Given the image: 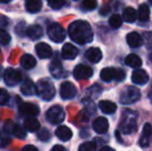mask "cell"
I'll return each mask as SVG.
<instances>
[{
    "label": "cell",
    "mask_w": 152,
    "mask_h": 151,
    "mask_svg": "<svg viewBox=\"0 0 152 151\" xmlns=\"http://www.w3.org/2000/svg\"><path fill=\"white\" fill-rule=\"evenodd\" d=\"M99 151H115V149H113L110 146H104L99 149Z\"/></svg>",
    "instance_id": "45"
},
{
    "label": "cell",
    "mask_w": 152,
    "mask_h": 151,
    "mask_svg": "<svg viewBox=\"0 0 152 151\" xmlns=\"http://www.w3.org/2000/svg\"><path fill=\"white\" fill-rule=\"evenodd\" d=\"M79 54V50L72 44H65L62 47L61 56L66 60H74Z\"/></svg>",
    "instance_id": "15"
},
{
    "label": "cell",
    "mask_w": 152,
    "mask_h": 151,
    "mask_svg": "<svg viewBox=\"0 0 152 151\" xmlns=\"http://www.w3.org/2000/svg\"><path fill=\"white\" fill-rule=\"evenodd\" d=\"M55 133H56L57 138H58L59 140H61L62 142L69 141V140L72 139V129H70L69 127L65 126V125H60L59 127H57Z\"/></svg>",
    "instance_id": "20"
},
{
    "label": "cell",
    "mask_w": 152,
    "mask_h": 151,
    "mask_svg": "<svg viewBox=\"0 0 152 151\" xmlns=\"http://www.w3.org/2000/svg\"><path fill=\"white\" fill-rule=\"evenodd\" d=\"M10 99V94L5 89H0V106H4Z\"/></svg>",
    "instance_id": "37"
},
{
    "label": "cell",
    "mask_w": 152,
    "mask_h": 151,
    "mask_svg": "<svg viewBox=\"0 0 152 151\" xmlns=\"http://www.w3.org/2000/svg\"><path fill=\"white\" fill-rule=\"evenodd\" d=\"M137 16H138V20L140 22L144 23L147 22L149 20V17H150V8L147 5L146 3H142L139 6L138 12H137Z\"/></svg>",
    "instance_id": "22"
},
{
    "label": "cell",
    "mask_w": 152,
    "mask_h": 151,
    "mask_svg": "<svg viewBox=\"0 0 152 151\" xmlns=\"http://www.w3.org/2000/svg\"><path fill=\"white\" fill-rule=\"evenodd\" d=\"M115 77H116V69L114 67H104L100 71V79L104 82H111V81L115 80Z\"/></svg>",
    "instance_id": "24"
},
{
    "label": "cell",
    "mask_w": 152,
    "mask_h": 151,
    "mask_svg": "<svg viewBox=\"0 0 152 151\" xmlns=\"http://www.w3.org/2000/svg\"><path fill=\"white\" fill-rule=\"evenodd\" d=\"M4 131H5L6 133H12L19 139H24L26 137L25 128L21 127L18 124H15L12 121H6V123L4 124Z\"/></svg>",
    "instance_id": "9"
},
{
    "label": "cell",
    "mask_w": 152,
    "mask_h": 151,
    "mask_svg": "<svg viewBox=\"0 0 152 151\" xmlns=\"http://www.w3.org/2000/svg\"><path fill=\"white\" fill-rule=\"evenodd\" d=\"M132 81L137 85H145L148 83L149 76L146 71L141 69H137L132 74Z\"/></svg>",
    "instance_id": "14"
},
{
    "label": "cell",
    "mask_w": 152,
    "mask_h": 151,
    "mask_svg": "<svg viewBox=\"0 0 152 151\" xmlns=\"http://www.w3.org/2000/svg\"><path fill=\"white\" fill-rule=\"evenodd\" d=\"M37 138L40 140V141L47 142V141H49V140H50L51 133H50V131H49L47 128H42L37 133Z\"/></svg>",
    "instance_id": "35"
},
{
    "label": "cell",
    "mask_w": 152,
    "mask_h": 151,
    "mask_svg": "<svg viewBox=\"0 0 152 151\" xmlns=\"http://www.w3.org/2000/svg\"><path fill=\"white\" fill-rule=\"evenodd\" d=\"M124 79H125V71L121 69H116V77H115V80L118 81V82H122Z\"/></svg>",
    "instance_id": "40"
},
{
    "label": "cell",
    "mask_w": 152,
    "mask_h": 151,
    "mask_svg": "<svg viewBox=\"0 0 152 151\" xmlns=\"http://www.w3.org/2000/svg\"><path fill=\"white\" fill-rule=\"evenodd\" d=\"M140 98V90L134 86H127L121 92L120 97H119V101L122 105H132V104L137 103Z\"/></svg>",
    "instance_id": "4"
},
{
    "label": "cell",
    "mask_w": 152,
    "mask_h": 151,
    "mask_svg": "<svg viewBox=\"0 0 152 151\" xmlns=\"http://www.w3.org/2000/svg\"><path fill=\"white\" fill-rule=\"evenodd\" d=\"M36 88V94L40 97L42 99L46 101H49L51 99L54 98L55 96V87L53 85V83H51L48 79H44L37 82V84L35 85Z\"/></svg>",
    "instance_id": "3"
},
{
    "label": "cell",
    "mask_w": 152,
    "mask_h": 151,
    "mask_svg": "<svg viewBox=\"0 0 152 151\" xmlns=\"http://www.w3.org/2000/svg\"><path fill=\"white\" fill-rule=\"evenodd\" d=\"M98 107H99L100 111L104 114H114L117 110L116 104H114L111 101H100L98 104Z\"/></svg>",
    "instance_id": "21"
},
{
    "label": "cell",
    "mask_w": 152,
    "mask_h": 151,
    "mask_svg": "<svg viewBox=\"0 0 152 151\" xmlns=\"http://www.w3.org/2000/svg\"><path fill=\"white\" fill-rule=\"evenodd\" d=\"M26 9L31 14H36L42 7V3L40 0H26Z\"/></svg>",
    "instance_id": "30"
},
{
    "label": "cell",
    "mask_w": 152,
    "mask_h": 151,
    "mask_svg": "<svg viewBox=\"0 0 152 151\" xmlns=\"http://www.w3.org/2000/svg\"><path fill=\"white\" fill-rule=\"evenodd\" d=\"M97 6V0H83L82 1V9L85 12H91L95 9Z\"/></svg>",
    "instance_id": "32"
},
{
    "label": "cell",
    "mask_w": 152,
    "mask_h": 151,
    "mask_svg": "<svg viewBox=\"0 0 152 151\" xmlns=\"http://www.w3.org/2000/svg\"><path fill=\"white\" fill-rule=\"evenodd\" d=\"M26 34L31 39H38L42 36V28L39 25H31L27 28Z\"/></svg>",
    "instance_id": "23"
},
{
    "label": "cell",
    "mask_w": 152,
    "mask_h": 151,
    "mask_svg": "<svg viewBox=\"0 0 152 151\" xmlns=\"http://www.w3.org/2000/svg\"><path fill=\"white\" fill-rule=\"evenodd\" d=\"M21 65L24 67L25 69H31L36 65V60L32 55L30 54H25L21 58Z\"/></svg>",
    "instance_id": "28"
},
{
    "label": "cell",
    "mask_w": 152,
    "mask_h": 151,
    "mask_svg": "<svg viewBox=\"0 0 152 151\" xmlns=\"http://www.w3.org/2000/svg\"><path fill=\"white\" fill-rule=\"evenodd\" d=\"M12 0H0V3H8V2H10Z\"/></svg>",
    "instance_id": "48"
},
{
    "label": "cell",
    "mask_w": 152,
    "mask_h": 151,
    "mask_svg": "<svg viewBox=\"0 0 152 151\" xmlns=\"http://www.w3.org/2000/svg\"><path fill=\"white\" fill-rule=\"evenodd\" d=\"M125 64L132 69H139L142 65V59L137 54H129L125 58Z\"/></svg>",
    "instance_id": "26"
},
{
    "label": "cell",
    "mask_w": 152,
    "mask_h": 151,
    "mask_svg": "<svg viewBox=\"0 0 152 151\" xmlns=\"http://www.w3.org/2000/svg\"><path fill=\"white\" fill-rule=\"evenodd\" d=\"M50 73L55 79H61L66 76V73L58 59H54L50 64Z\"/></svg>",
    "instance_id": "16"
},
{
    "label": "cell",
    "mask_w": 152,
    "mask_h": 151,
    "mask_svg": "<svg viewBox=\"0 0 152 151\" xmlns=\"http://www.w3.org/2000/svg\"><path fill=\"white\" fill-rule=\"evenodd\" d=\"M48 4L53 9H60L62 6L65 4V0H48Z\"/></svg>",
    "instance_id": "36"
},
{
    "label": "cell",
    "mask_w": 152,
    "mask_h": 151,
    "mask_svg": "<svg viewBox=\"0 0 152 151\" xmlns=\"http://www.w3.org/2000/svg\"><path fill=\"white\" fill-rule=\"evenodd\" d=\"M109 24H110V27L113 29H118L121 27L122 25V19L119 15L114 14L110 17L109 19Z\"/></svg>",
    "instance_id": "31"
},
{
    "label": "cell",
    "mask_w": 152,
    "mask_h": 151,
    "mask_svg": "<svg viewBox=\"0 0 152 151\" xmlns=\"http://www.w3.org/2000/svg\"><path fill=\"white\" fill-rule=\"evenodd\" d=\"M150 2H151V4H152V0H150Z\"/></svg>",
    "instance_id": "50"
},
{
    "label": "cell",
    "mask_w": 152,
    "mask_h": 151,
    "mask_svg": "<svg viewBox=\"0 0 152 151\" xmlns=\"http://www.w3.org/2000/svg\"><path fill=\"white\" fill-rule=\"evenodd\" d=\"M3 79H4V82H5V84L7 85V86L14 87L21 82V80H22V75H21V73L19 71L10 67V69H5V71L3 73Z\"/></svg>",
    "instance_id": "7"
},
{
    "label": "cell",
    "mask_w": 152,
    "mask_h": 151,
    "mask_svg": "<svg viewBox=\"0 0 152 151\" xmlns=\"http://www.w3.org/2000/svg\"><path fill=\"white\" fill-rule=\"evenodd\" d=\"M35 51L36 54L39 58L42 59H48L52 57L53 51L51 49V47L46 42H39L35 46Z\"/></svg>",
    "instance_id": "17"
},
{
    "label": "cell",
    "mask_w": 152,
    "mask_h": 151,
    "mask_svg": "<svg viewBox=\"0 0 152 151\" xmlns=\"http://www.w3.org/2000/svg\"><path fill=\"white\" fill-rule=\"evenodd\" d=\"M93 75V71L90 66L85 64H78L74 69V78L78 81L87 80Z\"/></svg>",
    "instance_id": "8"
},
{
    "label": "cell",
    "mask_w": 152,
    "mask_h": 151,
    "mask_svg": "<svg viewBox=\"0 0 152 151\" xmlns=\"http://www.w3.org/2000/svg\"><path fill=\"white\" fill-rule=\"evenodd\" d=\"M149 99H150V101H151V104H152V86H151V88H150V92H149Z\"/></svg>",
    "instance_id": "46"
},
{
    "label": "cell",
    "mask_w": 152,
    "mask_h": 151,
    "mask_svg": "<svg viewBox=\"0 0 152 151\" xmlns=\"http://www.w3.org/2000/svg\"><path fill=\"white\" fill-rule=\"evenodd\" d=\"M122 18L125 22L127 23H134L137 21L138 16H137V10L132 7H126L123 10V14H122Z\"/></svg>",
    "instance_id": "29"
},
{
    "label": "cell",
    "mask_w": 152,
    "mask_h": 151,
    "mask_svg": "<svg viewBox=\"0 0 152 151\" xmlns=\"http://www.w3.org/2000/svg\"><path fill=\"white\" fill-rule=\"evenodd\" d=\"M48 35L51 38V40L59 44V42H62L65 39L66 33L60 24L54 23V24H51L48 27Z\"/></svg>",
    "instance_id": "5"
},
{
    "label": "cell",
    "mask_w": 152,
    "mask_h": 151,
    "mask_svg": "<svg viewBox=\"0 0 152 151\" xmlns=\"http://www.w3.org/2000/svg\"><path fill=\"white\" fill-rule=\"evenodd\" d=\"M65 118L63 109L60 106H53L47 112V119L52 124H60Z\"/></svg>",
    "instance_id": "6"
},
{
    "label": "cell",
    "mask_w": 152,
    "mask_h": 151,
    "mask_svg": "<svg viewBox=\"0 0 152 151\" xmlns=\"http://www.w3.org/2000/svg\"><path fill=\"white\" fill-rule=\"evenodd\" d=\"M39 127H40L39 122H38L34 117H28V118L25 119V121H24L25 131L34 133V131H37L38 129H39Z\"/></svg>",
    "instance_id": "27"
},
{
    "label": "cell",
    "mask_w": 152,
    "mask_h": 151,
    "mask_svg": "<svg viewBox=\"0 0 152 151\" xmlns=\"http://www.w3.org/2000/svg\"><path fill=\"white\" fill-rule=\"evenodd\" d=\"M74 1H77V0H74Z\"/></svg>",
    "instance_id": "51"
},
{
    "label": "cell",
    "mask_w": 152,
    "mask_h": 151,
    "mask_svg": "<svg viewBox=\"0 0 152 151\" xmlns=\"http://www.w3.org/2000/svg\"><path fill=\"white\" fill-rule=\"evenodd\" d=\"M85 57L88 61H90L91 63H98L102 58V53L100 51L99 48H90L86 51L85 53Z\"/></svg>",
    "instance_id": "19"
},
{
    "label": "cell",
    "mask_w": 152,
    "mask_h": 151,
    "mask_svg": "<svg viewBox=\"0 0 152 151\" xmlns=\"http://www.w3.org/2000/svg\"><path fill=\"white\" fill-rule=\"evenodd\" d=\"M137 118H138L137 112L129 109H125L122 114L120 123H119V129L125 135H132V133H136L137 128H138Z\"/></svg>",
    "instance_id": "2"
},
{
    "label": "cell",
    "mask_w": 152,
    "mask_h": 151,
    "mask_svg": "<svg viewBox=\"0 0 152 151\" xmlns=\"http://www.w3.org/2000/svg\"><path fill=\"white\" fill-rule=\"evenodd\" d=\"M8 25V19L4 16L0 17V29H3L5 27H7Z\"/></svg>",
    "instance_id": "42"
},
{
    "label": "cell",
    "mask_w": 152,
    "mask_h": 151,
    "mask_svg": "<svg viewBox=\"0 0 152 151\" xmlns=\"http://www.w3.org/2000/svg\"><path fill=\"white\" fill-rule=\"evenodd\" d=\"M68 35L75 42L86 44L93 40V32L91 26L86 21H75L68 26Z\"/></svg>",
    "instance_id": "1"
},
{
    "label": "cell",
    "mask_w": 152,
    "mask_h": 151,
    "mask_svg": "<svg viewBox=\"0 0 152 151\" xmlns=\"http://www.w3.org/2000/svg\"><path fill=\"white\" fill-rule=\"evenodd\" d=\"M92 127L93 131L99 135H104L109 129V121L104 117H97L92 123Z\"/></svg>",
    "instance_id": "12"
},
{
    "label": "cell",
    "mask_w": 152,
    "mask_h": 151,
    "mask_svg": "<svg viewBox=\"0 0 152 151\" xmlns=\"http://www.w3.org/2000/svg\"><path fill=\"white\" fill-rule=\"evenodd\" d=\"M126 42L127 44L130 48H140L141 46H143L144 42H143V37L142 35H140L138 32H130L126 35Z\"/></svg>",
    "instance_id": "18"
},
{
    "label": "cell",
    "mask_w": 152,
    "mask_h": 151,
    "mask_svg": "<svg viewBox=\"0 0 152 151\" xmlns=\"http://www.w3.org/2000/svg\"><path fill=\"white\" fill-rule=\"evenodd\" d=\"M22 151H38V150H37V148L34 147L33 145H26L23 148Z\"/></svg>",
    "instance_id": "43"
},
{
    "label": "cell",
    "mask_w": 152,
    "mask_h": 151,
    "mask_svg": "<svg viewBox=\"0 0 152 151\" xmlns=\"http://www.w3.org/2000/svg\"><path fill=\"white\" fill-rule=\"evenodd\" d=\"M21 91L24 95H33L34 93H36V88H35V85L34 83L32 82L31 80L27 79L25 82H23V84L21 85Z\"/></svg>",
    "instance_id": "25"
},
{
    "label": "cell",
    "mask_w": 152,
    "mask_h": 151,
    "mask_svg": "<svg viewBox=\"0 0 152 151\" xmlns=\"http://www.w3.org/2000/svg\"><path fill=\"white\" fill-rule=\"evenodd\" d=\"M2 76H3V69H2V66L0 65V79H1Z\"/></svg>",
    "instance_id": "47"
},
{
    "label": "cell",
    "mask_w": 152,
    "mask_h": 151,
    "mask_svg": "<svg viewBox=\"0 0 152 151\" xmlns=\"http://www.w3.org/2000/svg\"><path fill=\"white\" fill-rule=\"evenodd\" d=\"M152 135V126L150 123H145L144 126H143V131L142 135L139 140V144H140L141 147L146 148L150 144V138Z\"/></svg>",
    "instance_id": "13"
},
{
    "label": "cell",
    "mask_w": 152,
    "mask_h": 151,
    "mask_svg": "<svg viewBox=\"0 0 152 151\" xmlns=\"http://www.w3.org/2000/svg\"><path fill=\"white\" fill-rule=\"evenodd\" d=\"M16 32L19 35H23V32L26 33V26H25L24 23L22 22L20 24H18V26L16 27Z\"/></svg>",
    "instance_id": "41"
},
{
    "label": "cell",
    "mask_w": 152,
    "mask_h": 151,
    "mask_svg": "<svg viewBox=\"0 0 152 151\" xmlns=\"http://www.w3.org/2000/svg\"><path fill=\"white\" fill-rule=\"evenodd\" d=\"M19 111L23 116L27 117H35L39 113V109L37 106L33 105L31 103H23L19 107Z\"/></svg>",
    "instance_id": "11"
},
{
    "label": "cell",
    "mask_w": 152,
    "mask_h": 151,
    "mask_svg": "<svg viewBox=\"0 0 152 151\" xmlns=\"http://www.w3.org/2000/svg\"><path fill=\"white\" fill-rule=\"evenodd\" d=\"M79 151H96V144L94 142H84L80 145Z\"/></svg>",
    "instance_id": "33"
},
{
    "label": "cell",
    "mask_w": 152,
    "mask_h": 151,
    "mask_svg": "<svg viewBox=\"0 0 152 151\" xmlns=\"http://www.w3.org/2000/svg\"><path fill=\"white\" fill-rule=\"evenodd\" d=\"M77 88L72 82H63L60 86V96L63 99H72L76 96Z\"/></svg>",
    "instance_id": "10"
},
{
    "label": "cell",
    "mask_w": 152,
    "mask_h": 151,
    "mask_svg": "<svg viewBox=\"0 0 152 151\" xmlns=\"http://www.w3.org/2000/svg\"><path fill=\"white\" fill-rule=\"evenodd\" d=\"M51 151H67V150L61 145H55L54 147L51 149Z\"/></svg>",
    "instance_id": "44"
},
{
    "label": "cell",
    "mask_w": 152,
    "mask_h": 151,
    "mask_svg": "<svg viewBox=\"0 0 152 151\" xmlns=\"http://www.w3.org/2000/svg\"><path fill=\"white\" fill-rule=\"evenodd\" d=\"M142 37L143 42L146 44V46L152 50V32H145Z\"/></svg>",
    "instance_id": "38"
},
{
    "label": "cell",
    "mask_w": 152,
    "mask_h": 151,
    "mask_svg": "<svg viewBox=\"0 0 152 151\" xmlns=\"http://www.w3.org/2000/svg\"><path fill=\"white\" fill-rule=\"evenodd\" d=\"M149 59H150V61H152V53L149 55Z\"/></svg>",
    "instance_id": "49"
},
{
    "label": "cell",
    "mask_w": 152,
    "mask_h": 151,
    "mask_svg": "<svg viewBox=\"0 0 152 151\" xmlns=\"http://www.w3.org/2000/svg\"><path fill=\"white\" fill-rule=\"evenodd\" d=\"M10 42V35L4 29H0V44L6 46Z\"/></svg>",
    "instance_id": "34"
},
{
    "label": "cell",
    "mask_w": 152,
    "mask_h": 151,
    "mask_svg": "<svg viewBox=\"0 0 152 151\" xmlns=\"http://www.w3.org/2000/svg\"><path fill=\"white\" fill-rule=\"evenodd\" d=\"M10 143V138L0 131V148L6 147V146H7Z\"/></svg>",
    "instance_id": "39"
}]
</instances>
